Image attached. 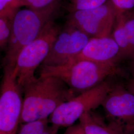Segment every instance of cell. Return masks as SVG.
I'll return each instance as SVG.
<instances>
[{
    "mask_svg": "<svg viewBox=\"0 0 134 134\" xmlns=\"http://www.w3.org/2000/svg\"><path fill=\"white\" fill-rule=\"evenodd\" d=\"M90 37L76 27L66 24L60 30L41 65H64L81 53Z\"/></svg>",
    "mask_w": 134,
    "mask_h": 134,
    "instance_id": "8",
    "label": "cell"
},
{
    "mask_svg": "<svg viewBox=\"0 0 134 134\" xmlns=\"http://www.w3.org/2000/svg\"><path fill=\"white\" fill-rule=\"evenodd\" d=\"M80 60L113 65L122 60L119 47L111 36L90 38L81 53L70 61Z\"/></svg>",
    "mask_w": 134,
    "mask_h": 134,
    "instance_id": "10",
    "label": "cell"
},
{
    "mask_svg": "<svg viewBox=\"0 0 134 134\" xmlns=\"http://www.w3.org/2000/svg\"><path fill=\"white\" fill-rule=\"evenodd\" d=\"M48 119L20 124L16 134H56L59 128L49 125Z\"/></svg>",
    "mask_w": 134,
    "mask_h": 134,
    "instance_id": "13",
    "label": "cell"
},
{
    "mask_svg": "<svg viewBox=\"0 0 134 134\" xmlns=\"http://www.w3.org/2000/svg\"><path fill=\"white\" fill-rule=\"evenodd\" d=\"M23 7L38 11L57 12L60 0H20Z\"/></svg>",
    "mask_w": 134,
    "mask_h": 134,
    "instance_id": "14",
    "label": "cell"
},
{
    "mask_svg": "<svg viewBox=\"0 0 134 134\" xmlns=\"http://www.w3.org/2000/svg\"><path fill=\"white\" fill-rule=\"evenodd\" d=\"M21 90L24 97L20 124L48 119L59 106L75 96L64 82L53 76H40Z\"/></svg>",
    "mask_w": 134,
    "mask_h": 134,
    "instance_id": "1",
    "label": "cell"
},
{
    "mask_svg": "<svg viewBox=\"0 0 134 134\" xmlns=\"http://www.w3.org/2000/svg\"><path fill=\"white\" fill-rule=\"evenodd\" d=\"M118 71L116 65L88 60H71L59 66H40V76L57 77L74 92L80 93L97 86Z\"/></svg>",
    "mask_w": 134,
    "mask_h": 134,
    "instance_id": "2",
    "label": "cell"
},
{
    "mask_svg": "<svg viewBox=\"0 0 134 134\" xmlns=\"http://www.w3.org/2000/svg\"><path fill=\"white\" fill-rule=\"evenodd\" d=\"M56 12L38 11L27 8L20 9L11 21L10 38L3 64L15 66L20 51L41 35Z\"/></svg>",
    "mask_w": 134,
    "mask_h": 134,
    "instance_id": "3",
    "label": "cell"
},
{
    "mask_svg": "<svg viewBox=\"0 0 134 134\" xmlns=\"http://www.w3.org/2000/svg\"><path fill=\"white\" fill-rule=\"evenodd\" d=\"M132 74L133 75V77L134 79V58L132 59Z\"/></svg>",
    "mask_w": 134,
    "mask_h": 134,
    "instance_id": "22",
    "label": "cell"
},
{
    "mask_svg": "<svg viewBox=\"0 0 134 134\" xmlns=\"http://www.w3.org/2000/svg\"><path fill=\"white\" fill-rule=\"evenodd\" d=\"M117 14H124L134 9V0H110Z\"/></svg>",
    "mask_w": 134,
    "mask_h": 134,
    "instance_id": "19",
    "label": "cell"
},
{
    "mask_svg": "<svg viewBox=\"0 0 134 134\" xmlns=\"http://www.w3.org/2000/svg\"><path fill=\"white\" fill-rule=\"evenodd\" d=\"M128 13H129L130 14H131V15H132L133 17H134V9L133 10H130L129 12H128Z\"/></svg>",
    "mask_w": 134,
    "mask_h": 134,
    "instance_id": "23",
    "label": "cell"
},
{
    "mask_svg": "<svg viewBox=\"0 0 134 134\" xmlns=\"http://www.w3.org/2000/svg\"><path fill=\"white\" fill-rule=\"evenodd\" d=\"M0 87V134H16L23 106V91L18 83L15 66H3Z\"/></svg>",
    "mask_w": 134,
    "mask_h": 134,
    "instance_id": "6",
    "label": "cell"
},
{
    "mask_svg": "<svg viewBox=\"0 0 134 134\" xmlns=\"http://www.w3.org/2000/svg\"><path fill=\"white\" fill-rule=\"evenodd\" d=\"M79 120L85 134H127L121 125L113 121L106 123L92 111L85 113Z\"/></svg>",
    "mask_w": 134,
    "mask_h": 134,
    "instance_id": "11",
    "label": "cell"
},
{
    "mask_svg": "<svg viewBox=\"0 0 134 134\" xmlns=\"http://www.w3.org/2000/svg\"><path fill=\"white\" fill-rule=\"evenodd\" d=\"M101 106L109 121L121 125L127 134L134 132V95L119 85L113 86Z\"/></svg>",
    "mask_w": 134,
    "mask_h": 134,
    "instance_id": "9",
    "label": "cell"
},
{
    "mask_svg": "<svg viewBox=\"0 0 134 134\" xmlns=\"http://www.w3.org/2000/svg\"><path fill=\"white\" fill-rule=\"evenodd\" d=\"M60 30L54 20H51L38 38L20 51L16 60L15 69L17 82L21 88L36 77L34 76L35 70L48 55Z\"/></svg>",
    "mask_w": 134,
    "mask_h": 134,
    "instance_id": "4",
    "label": "cell"
},
{
    "mask_svg": "<svg viewBox=\"0 0 134 134\" xmlns=\"http://www.w3.org/2000/svg\"><path fill=\"white\" fill-rule=\"evenodd\" d=\"M117 13L110 0L97 8L69 13L66 24L76 27L90 38L109 36Z\"/></svg>",
    "mask_w": 134,
    "mask_h": 134,
    "instance_id": "7",
    "label": "cell"
},
{
    "mask_svg": "<svg viewBox=\"0 0 134 134\" xmlns=\"http://www.w3.org/2000/svg\"><path fill=\"white\" fill-rule=\"evenodd\" d=\"M23 7L20 0H0V18L12 21Z\"/></svg>",
    "mask_w": 134,
    "mask_h": 134,
    "instance_id": "15",
    "label": "cell"
},
{
    "mask_svg": "<svg viewBox=\"0 0 134 134\" xmlns=\"http://www.w3.org/2000/svg\"><path fill=\"white\" fill-rule=\"evenodd\" d=\"M11 21L0 18V56L7 48L10 38Z\"/></svg>",
    "mask_w": 134,
    "mask_h": 134,
    "instance_id": "18",
    "label": "cell"
},
{
    "mask_svg": "<svg viewBox=\"0 0 134 134\" xmlns=\"http://www.w3.org/2000/svg\"><path fill=\"white\" fill-rule=\"evenodd\" d=\"M123 23L132 52V59L134 58V17L128 12L123 14Z\"/></svg>",
    "mask_w": 134,
    "mask_h": 134,
    "instance_id": "17",
    "label": "cell"
},
{
    "mask_svg": "<svg viewBox=\"0 0 134 134\" xmlns=\"http://www.w3.org/2000/svg\"><path fill=\"white\" fill-rule=\"evenodd\" d=\"M63 134H85V133L81 125L79 123L67 127Z\"/></svg>",
    "mask_w": 134,
    "mask_h": 134,
    "instance_id": "20",
    "label": "cell"
},
{
    "mask_svg": "<svg viewBox=\"0 0 134 134\" xmlns=\"http://www.w3.org/2000/svg\"><path fill=\"white\" fill-rule=\"evenodd\" d=\"M108 0H69L67 9L69 13L90 10L100 7Z\"/></svg>",
    "mask_w": 134,
    "mask_h": 134,
    "instance_id": "16",
    "label": "cell"
},
{
    "mask_svg": "<svg viewBox=\"0 0 134 134\" xmlns=\"http://www.w3.org/2000/svg\"><path fill=\"white\" fill-rule=\"evenodd\" d=\"M127 88L134 95V79L130 80L127 86Z\"/></svg>",
    "mask_w": 134,
    "mask_h": 134,
    "instance_id": "21",
    "label": "cell"
},
{
    "mask_svg": "<svg viewBox=\"0 0 134 134\" xmlns=\"http://www.w3.org/2000/svg\"><path fill=\"white\" fill-rule=\"evenodd\" d=\"M113 86L109 81H104L97 86L63 102L49 117V123L59 128L74 124L85 113L101 105Z\"/></svg>",
    "mask_w": 134,
    "mask_h": 134,
    "instance_id": "5",
    "label": "cell"
},
{
    "mask_svg": "<svg viewBox=\"0 0 134 134\" xmlns=\"http://www.w3.org/2000/svg\"><path fill=\"white\" fill-rule=\"evenodd\" d=\"M120 49L121 59H132V52L123 23V14H117L110 35Z\"/></svg>",
    "mask_w": 134,
    "mask_h": 134,
    "instance_id": "12",
    "label": "cell"
}]
</instances>
